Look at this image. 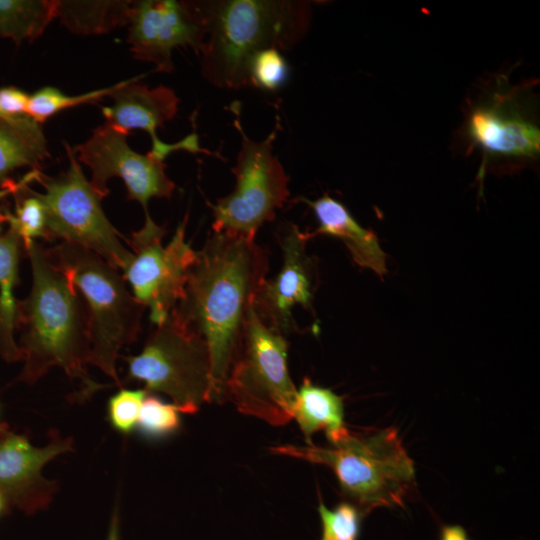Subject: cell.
I'll use <instances>...</instances> for the list:
<instances>
[{"label":"cell","instance_id":"83f0119b","mask_svg":"<svg viewBox=\"0 0 540 540\" xmlns=\"http://www.w3.org/2000/svg\"><path fill=\"white\" fill-rule=\"evenodd\" d=\"M145 389H121L112 395L107 404V418L117 432L127 435L137 426Z\"/></svg>","mask_w":540,"mask_h":540},{"label":"cell","instance_id":"e0dca14e","mask_svg":"<svg viewBox=\"0 0 540 540\" xmlns=\"http://www.w3.org/2000/svg\"><path fill=\"white\" fill-rule=\"evenodd\" d=\"M297 201L311 207L318 221L317 229L308 233L309 238L321 234L338 238L360 267L370 269L380 277L387 273L386 254L377 236L362 227L342 203L327 194L314 201L304 197H299Z\"/></svg>","mask_w":540,"mask_h":540},{"label":"cell","instance_id":"d6986e66","mask_svg":"<svg viewBox=\"0 0 540 540\" xmlns=\"http://www.w3.org/2000/svg\"><path fill=\"white\" fill-rule=\"evenodd\" d=\"M48 156L42 125L28 115L0 119V186L11 180L9 174L22 167L39 170Z\"/></svg>","mask_w":540,"mask_h":540},{"label":"cell","instance_id":"6da1fadb","mask_svg":"<svg viewBox=\"0 0 540 540\" xmlns=\"http://www.w3.org/2000/svg\"><path fill=\"white\" fill-rule=\"evenodd\" d=\"M268 268V254L255 240L225 232L212 231L196 251L183 297L172 312L207 343L210 402L227 399L226 381L246 315Z\"/></svg>","mask_w":540,"mask_h":540},{"label":"cell","instance_id":"484cf974","mask_svg":"<svg viewBox=\"0 0 540 540\" xmlns=\"http://www.w3.org/2000/svg\"><path fill=\"white\" fill-rule=\"evenodd\" d=\"M248 73L250 85L267 91H276L285 84L289 66L281 51L267 48L251 58Z\"/></svg>","mask_w":540,"mask_h":540},{"label":"cell","instance_id":"9a60e30c","mask_svg":"<svg viewBox=\"0 0 540 540\" xmlns=\"http://www.w3.org/2000/svg\"><path fill=\"white\" fill-rule=\"evenodd\" d=\"M139 78L122 81L120 86L110 94L113 105L102 107L106 123L126 135H129L133 129L147 132L152 140L149 153L161 161L177 150L211 154L200 147L198 135L195 132L173 144L159 139L157 129L175 117L180 99L171 88L161 85L150 89L146 85L137 83Z\"/></svg>","mask_w":540,"mask_h":540},{"label":"cell","instance_id":"8992f818","mask_svg":"<svg viewBox=\"0 0 540 540\" xmlns=\"http://www.w3.org/2000/svg\"><path fill=\"white\" fill-rule=\"evenodd\" d=\"M285 336L269 329L251 304L226 381L238 411L281 426L293 419L297 399L287 365Z\"/></svg>","mask_w":540,"mask_h":540},{"label":"cell","instance_id":"7402d4cb","mask_svg":"<svg viewBox=\"0 0 540 540\" xmlns=\"http://www.w3.org/2000/svg\"><path fill=\"white\" fill-rule=\"evenodd\" d=\"M55 0H0V36L16 44L33 41L57 17Z\"/></svg>","mask_w":540,"mask_h":540},{"label":"cell","instance_id":"5bb4252c","mask_svg":"<svg viewBox=\"0 0 540 540\" xmlns=\"http://www.w3.org/2000/svg\"><path fill=\"white\" fill-rule=\"evenodd\" d=\"M71 438L53 434L44 447L0 425V491L26 514L46 509L58 490L55 480L42 476L43 467L57 456L73 451Z\"/></svg>","mask_w":540,"mask_h":540},{"label":"cell","instance_id":"1f68e13d","mask_svg":"<svg viewBox=\"0 0 540 540\" xmlns=\"http://www.w3.org/2000/svg\"><path fill=\"white\" fill-rule=\"evenodd\" d=\"M11 504L8 498L0 491V516L9 511Z\"/></svg>","mask_w":540,"mask_h":540},{"label":"cell","instance_id":"4fadbf2b","mask_svg":"<svg viewBox=\"0 0 540 540\" xmlns=\"http://www.w3.org/2000/svg\"><path fill=\"white\" fill-rule=\"evenodd\" d=\"M308 233L288 224L280 235L283 263L273 279L265 278L253 297V308L269 329L285 336L296 330L292 310L297 306L313 311L316 268L307 254Z\"/></svg>","mask_w":540,"mask_h":540},{"label":"cell","instance_id":"44dd1931","mask_svg":"<svg viewBox=\"0 0 540 540\" xmlns=\"http://www.w3.org/2000/svg\"><path fill=\"white\" fill-rule=\"evenodd\" d=\"M132 1H58L57 17L72 32L102 34L127 26Z\"/></svg>","mask_w":540,"mask_h":540},{"label":"cell","instance_id":"30bf717a","mask_svg":"<svg viewBox=\"0 0 540 540\" xmlns=\"http://www.w3.org/2000/svg\"><path fill=\"white\" fill-rule=\"evenodd\" d=\"M187 221L188 214L164 247L162 238L166 229L157 225L147 212L143 227L126 239L133 257L123 270V278L131 285L135 299L150 309V319L156 325L165 321L183 297L196 259V251L185 241Z\"/></svg>","mask_w":540,"mask_h":540},{"label":"cell","instance_id":"2e32d148","mask_svg":"<svg viewBox=\"0 0 540 540\" xmlns=\"http://www.w3.org/2000/svg\"><path fill=\"white\" fill-rule=\"evenodd\" d=\"M470 139L490 155L535 157L540 151V130L505 103L473 110L467 125Z\"/></svg>","mask_w":540,"mask_h":540},{"label":"cell","instance_id":"ffe728a7","mask_svg":"<svg viewBox=\"0 0 540 540\" xmlns=\"http://www.w3.org/2000/svg\"><path fill=\"white\" fill-rule=\"evenodd\" d=\"M21 247H23L21 238L11 228L0 236V355L8 362L23 358L14 339L18 304L14 289L19 282Z\"/></svg>","mask_w":540,"mask_h":540},{"label":"cell","instance_id":"cb8c5ba5","mask_svg":"<svg viewBox=\"0 0 540 540\" xmlns=\"http://www.w3.org/2000/svg\"><path fill=\"white\" fill-rule=\"evenodd\" d=\"M120 84L121 82L76 96L66 95L55 87L46 86L29 95L27 115L42 124L59 111L83 103H93L105 96H110Z\"/></svg>","mask_w":540,"mask_h":540},{"label":"cell","instance_id":"277c9868","mask_svg":"<svg viewBox=\"0 0 540 540\" xmlns=\"http://www.w3.org/2000/svg\"><path fill=\"white\" fill-rule=\"evenodd\" d=\"M328 447L280 445L275 454L328 466L347 502L365 516L379 507H403L415 486L414 462L394 427L357 434L348 431Z\"/></svg>","mask_w":540,"mask_h":540},{"label":"cell","instance_id":"7c38bea8","mask_svg":"<svg viewBox=\"0 0 540 540\" xmlns=\"http://www.w3.org/2000/svg\"><path fill=\"white\" fill-rule=\"evenodd\" d=\"M127 42L135 59L151 62L156 71L174 70L172 50L190 47L199 55L204 26L196 1H132Z\"/></svg>","mask_w":540,"mask_h":540},{"label":"cell","instance_id":"d4e9b609","mask_svg":"<svg viewBox=\"0 0 540 540\" xmlns=\"http://www.w3.org/2000/svg\"><path fill=\"white\" fill-rule=\"evenodd\" d=\"M174 404L163 402L155 396H146L138 417L139 432L147 438L169 436L180 428V417Z\"/></svg>","mask_w":540,"mask_h":540},{"label":"cell","instance_id":"9c48e42d","mask_svg":"<svg viewBox=\"0 0 540 540\" xmlns=\"http://www.w3.org/2000/svg\"><path fill=\"white\" fill-rule=\"evenodd\" d=\"M68 170L59 177L42 173L37 181L46 210L48 239H61L85 247L116 269L125 270L133 254L119 240V233L105 216L100 198L83 174L71 147L65 143Z\"/></svg>","mask_w":540,"mask_h":540},{"label":"cell","instance_id":"5b68a950","mask_svg":"<svg viewBox=\"0 0 540 540\" xmlns=\"http://www.w3.org/2000/svg\"><path fill=\"white\" fill-rule=\"evenodd\" d=\"M47 253L84 297L89 321L88 364L121 385L116 371L119 351L138 338L145 307L127 290L118 269L97 253L64 241Z\"/></svg>","mask_w":540,"mask_h":540},{"label":"cell","instance_id":"52a82bcc","mask_svg":"<svg viewBox=\"0 0 540 540\" xmlns=\"http://www.w3.org/2000/svg\"><path fill=\"white\" fill-rule=\"evenodd\" d=\"M127 379L173 400L180 412L196 413L210 402L211 362L204 338L172 311L148 336L138 355L123 357Z\"/></svg>","mask_w":540,"mask_h":540},{"label":"cell","instance_id":"ba28073f","mask_svg":"<svg viewBox=\"0 0 540 540\" xmlns=\"http://www.w3.org/2000/svg\"><path fill=\"white\" fill-rule=\"evenodd\" d=\"M234 125L242 139L232 168L236 184L230 194L210 205L212 231L255 240L259 228L274 220L276 209L287 202L289 178L273 154L276 130L257 141L246 135L239 117Z\"/></svg>","mask_w":540,"mask_h":540},{"label":"cell","instance_id":"ac0fdd59","mask_svg":"<svg viewBox=\"0 0 540 540\" xmlns=\"http://www.w3.org/2000/svg\"><path fill=\"white\" fill-rule=\"evenodd\" d=\"M293 418L299 425L308 445L313 434L323 430L329 443L348 433L344 422L342 397L332 390L314 385L308 378L297 389Z\"/></svg>","mask_w":540,"mask_h":540},{"label":"cell","instance_id":"4dcf8cb0","mask_svg":"<svg viewBox=\"0 0 540 540\" xmlns=\"http://www.w3.org/2000/svg\"><path fill=\"white\" fill-rule=\"evenodd\" d=\"M440 540H469V538L462 526L446 525L441 529Z\"/></svg>","mask_w":540,"mask_h":540},{"label":"cell","instance_id":"603a6c76","mask_svg":"<svg viewBox=\"0 0 540 540\" xmlns=\"http://www.w3.org/2000/svg\"><path fill=\"white\" fill-rule=\"evenodd\" d=\"M16 197L15 213L6 211L0 214L2 221L9 223L21 238L24 250L35 241V238L48 239L47 219L44 203L38 192L30 190L27 186Z\"/></svg>","mask_w":540,"mask_h":540},{"label":"cell","instance_id":"8fae6325","mask_svg":"<svg viewBox=\"0 0 540 540\" xmlns=\"http://www.w3.org/2000/svg\"><path fill=\"white\" fill-rule=\"evenodd\" d=\"M126 137L105 123L95 128L86 142L72 150L77 160L90 168L92 178L89 182L100 199L109 194L107 182L118 177L125 183L127 198L138 201L147 213L150 199H169L176 186L165 173L164 161L150 153L135 152Z\"/></svg>","mask_w":540,"mask_h":540},{"label":"cell","instance_id":"4316f807","mask_svg":"<svg viewBox=\"0 0 540 540\" xmlns=\"http://www.w3.org/2000/svg\"><path fill=\"white\" fill-rule=\"evenodd\" d=\"M318 511L322 522L321 540H358L364 516L355 505L346 501L329 509L320 503Z\"/></svg>","mask_w":540,"mask_h":540},{"label":"cell","instance_id":"7a4b0ae2","mask_svg":"<svg viewBox=\"0 0 540 540\" xmlns=\"http://www.w3.org/2000/svg\"><path fill=\"white\" fill-rule=\"evenodd\" d=\"M26 253L32 268V289L18 302L16 328L22 331L24 367L18 380L33 384L50 368L60 367L80 389L72 395L84 402L109 387L95 382L86 365L90 350L87 308L80 292L51 262L47 249L34 241Z\"/></svg>","mask_w":540,"mask_h":540},{"label":"cell","instance_id":"f1b7e54d","mask_svg":"<svg viewBox=\"0 0 540 540\" xmlns=\"http://www.w3.org/2000/svg\"><path fill=\"white\" fill-rule=\"evenodd\" d=\"M29 95L16 87L0 88V119L27 115Z\"/></svg>","mask_w":540,"mask_h":540},{"label":"cell","instance_id":"f546056e","mask_svg":"<svg viewBox=\"0 0 540 540\" xmlns=\"http://www.w3.org/2000/svg\"><path fill=\"white\" fill-rule=\"evenodd\" d=\"M39 170H32L28 174H26L18 183H15L13 180H11L9 183H7L5 186L1 187L0 189V200L6 197L9 194H16L19 190H21L23 187L27 186V184L33 180H37L40 175ZM0 222H2V219L0 217ZM1 229V227H0Z\"/></svg>","mask_w":540,"mask_h":540},{"label":"cell","instance_id":"3957f363","mask_svg":"<svg viewBox=\"0 0 540 540\" xmlns=\"http://www.w3.org/2000/svg\"><path fill=\"white\" fill-rule=\"evenodd\" d=\"M204 26L201 73L211 85H250L248 66L259 51L290 50L306 35L311 5L301 0L196 1Z\"/></svg>","mask_w":540,"mask_h":540}]
</instances>
